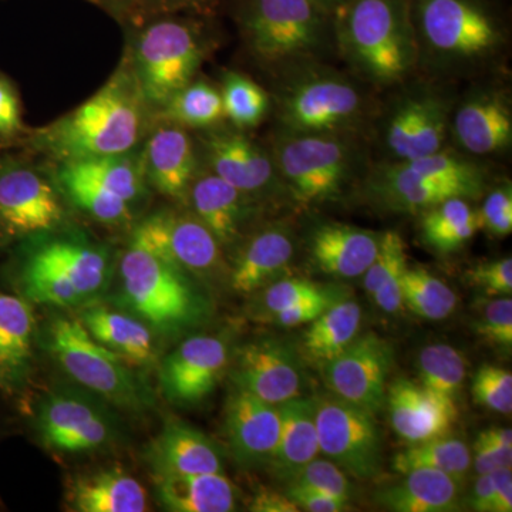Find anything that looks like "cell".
Here are the masks:
<instances>
[{
	"mask_svg": "<svg viewBox=\"0 0 512 512\" xmlns=\"http://www.w3.org/2000/svg\"><path fill=\"white\" fill-rule=\"evenodd\" d=\"M114 303L163 338L188 335L214 313L205 286L165 252L156 214L134 228L121 252Z\"/></svg>",
	"mask_w": 512,
	"mask_h": 512,
	"instance_id": "cell-1",
	"label": "cell"
},
{
	"mask_svg": "<svg viewBox=\"0 0 512 512\" xmlns=\"http://www.w3.org/2000/svg\"><path fill=\"white\" fill-rule=\"evenodd\" d=\"M148 109L128 57L89 100L25 141L60 164L131 153L144 136Z\"/></svg>",
	"mask_w": 512,
	"mask_h": 512,
	"instance_id": "cell-2",
	"label": "cell"
},
{
	"mask_svg": "<svg viewBox=\"0 0 512 512\" xmlns=\"http://www.w3.org/2000/svg\"><path fill=\"white\" fill-rule=\"evenodd\" d=\"M332 25L340 53L367 82H403L419 62L410 0H345Z\"/></svg>",
	"mask_w": 512,
	"mask_h": 512,
	"instance_id": "cell-3",
	"label": "cell"
},
{
	"mask_svg": "<svg viewBox=\"0 0 512 512\" xmlns=\"http://www.w3.org/2000/svg\"><path fill=\"white\" fill-rule=\"evenodd\" d=\"M419 60L443 69L476 66L495 56L504 29L485 0H410Z\"/></svg>",
	"mask_w": 512,
	"mask_h": 512,
	"instance_id": "cell-4",
	"label": "cell"
},
{
	"mask_svg": "<svg viewBox=\"0 0 512 512\" xmlns=\"http://www.w3.org/2000/svg\"><path fill=\"white\" fill-rule=\"evenodd\" d=\"M241 29L255 59L289 72L329 49L332 13L313 0H245Z\"/></svg>",
	"mask_w": 512,
	"mask_h": 512,
	"instance_id": "cell-5",
	"label": "cell"
},
{
	"mask_svg": "<svg viewBox=\"0 0 512 512\" xmlns=\"http://www.w3.org/2000/svg\"><path fill=\"white\" fill-rule=\"evenodd\" d=\"M45 338L53 360L77 386L121 412L140 414L153 407L150 387L133 366L100 345L77 316H57Z\"/></svg>",
	"mask_w": 512,
	"mask_h": 512,
	"instance_id": "cell-6",
	"label": "cell"
},
{
	"mask_svg": "<svg viewBox=\"0 0 512 512\" xmlns=\"http://www.w3.org/2000/svg\"><path fill=\"white\" fill-rule=\"evenodd\" d=\"M271 156L282 183L306 205L340 197L356 165L355 151L340 134L284 130L276 137Z\"/></svg>",
	"mask_w": 512,
	"mask_h": 512,
	"instance_id": "cell-7",
	"label": "cell"
},
{
	"mask_svg": "<svg viewBox=\"0 0 512 512\" xmlns=\"http://www.w3.org/2000/svg\"><path fill=\"white\" fill-rule=\"evenodd\" d=\"M278 96L279 119L293 133L340 134L359 123L366 100L342 74L312 64L289 70Z\"/></svg>",
	"mask_w": 512,
	"mask_h": 512,
	"instance_id": "cell-8",
	"label": "cell"
},
{
	"mask_svg": "<svg viewBox=\"0 0 512 512\" xmlns=\"http://www.w3.org/2000/svg\"><path fill=\"white\" fill-rule=\"evenodd\" d=\"M204 46L197 26L181 19H160L138 33L130 62L148 106L163 109L194 80Z\"/></svg>",
	"mask_w": 512,
	"mask_h": 512,
	"instance_id": "cell-9",
	"label": "cell"
},
{
	"mask_svg": "<svg viewBox=\"0 0 512 512\" xmlns=\"http://www.w3.org/2000/svg\"><path fill=\"white\" fill-rule=\"evenodd\" d=\"M62 197L26 158L0 154V244L57 231L66 218Z\"/></svg>",
	"mask_w": 512,
	"mask_h": 512,
	"instance_id": "cell-10",
	"label": "cell"
},
{
	"mask_svg": "<svg viewBox=\"0 0 512 512\" xmlns=\"http://www.w3.org/2000/svg\"><path fill=\"white\" fill-rule=\"evenodd\" d=\"M35 427L43 446L59 454L94 453L119 436L111 406L82 387H60L43 397Z\"/></svg>",
	"mask_w": 512,
	"mask_h": 512,
	"instance_id": "cell-11",
	"label": "cell"
},
{
	"mask_svg": "<svg viewBox=\"0 0 512 512\" xmlns=\"http://www.w3.org/2000/svg\"><path fill=\"white\" fill-rule=\"evenodd\" d=\"M16 265L37 269L72 285L87 303L109 288L114 262L107 247L77 232L56 231L25 239Z\"/></svg>",
	"mask_w": 512,
	"mask_h": 512,
	"instance_id": "cell-12",
	"label": "cell"
},
{
	"mask_svg": "<svg viewBox=\"0 0 512 512\" xmlns=\"http://www.w3.org/2000/svg\"><path fill=\"white\" fill-rule=\"evenodd\" d=\"M319 450L362 480L382 470L383 439L375 414L339 397H315Z\"/></svg>",
	"mask_w": 512,
	"mask_h": 512,
	"instance_id": "cell-13",
	"label": "cell"
},
{
	"mask_svg": "<svg viewBox=\"0 0 512 512\" xmlns=\"http://www.w3.org/2000/svg\"><path fill=\"white\" fill-rule=\"evenodd\" d=\"M394 350L376 333L357 336L335 359L319 366L333 396L376 414L386 400Z\"/></svg>",
	"mask_w": 512,
	"mask_h": 512,
	"instance_id": "cell-14",
	"label": "cell"
},
{
	"mask_svg": "<svg viewBox=\"0 0 512 512\" xmlns=\"http://www.w3.org/2000/svg\"><path fill=\"white\" fill-rule=\"evenodd\" d=\"M229 362L227 340L220 335H192L161 360L158 387L168 403L195 406L214 392Z\"/></svg>",
	"mask_w": 512,
	"mask_h": 512,
	"instance_id": "cell-15",
	"label": "cell"
},
{
	"mask_svg": "<svg viewBox=\"0 0 512 512\" xmlns=\"http://www.w3.org/2000/svg\"><path fill=\"white\" fill-rule=\"evenodd\" d=\"M229 376L237 389L271 404L302 396L305 370L291 342L276 338L251 340L229 362Z\"/></svg>",
	"mask_w": 512,
	"mask_h": 512,
	"instance_id": "cell-16",
	"label": "cell"
},
{
	"mask_svg": "<svg viewBox=\"0 0 512 512\" xmlns=\"http://www.w3.org/2000/svg\"><path fill=\"white\" fill-rule=\"evenodd\" d=\"M205 168L225 183L261 202L282 183L271 153L241 131H212L202 138Z\"/></svg>",
	"mask_w": 512,
	"mask_h": 512,
	"instance_id": "cell-17",
	"label": "cell"
},
{
	"mask_svg": "<svg viewBox=\"0 0 512 512\" xmlns=\"http://www.w3.org/2000/svg\"><path fill=\"white\" fill-rule=\"evenodd\" d=\"M224 429L239 466H269L281 436V412L276 404L235 387L225 404Z\"/></svg>",
	"mask_w": 512,
	"mask_h": 512,
	"instance_id": "cell-18",
	"label": "cell"
},
{
	"mask_svg": "<svg viewBox=\"0 0 512 512\" xmlns=\"http://www.w3.org/2000/svg\"><path fill=\"white\" fill-rule=\"evenodd\" d=\"M167 255L202 285L228 281L229 264L220 242L191 210L156 212Z\"/></svg>",
	"mask_w": 512,
	"mask_h": 512,
	"instance_id": "cell-19",
	"label": "cell"
},
{
	"mask_svg": "<svg viewBox=\"0 0 512 512\" xmlns=\"http://www.w3.org/2000/svg\"><path fill=\"white\" fill-rule=\"evenodd\" d=\"M190 210L220 242L224 251H234L247 235L258 204L207 168L198 171L188 192Z\"/></svg>",
	"mask_w": 512,
	"mask_h": 512,
	"instance_id": "cell-20",
	"label": "cell"
},
{
	"mask_svg": "<svg viewBox=\"0 0 512 512\" xmlns=\"http://www.w3.org/2000/svg\"><path fill=\"white\" fill-rule=\"evenodd\" d=\"M228 261V285L238 295H255L284 278L295 255V239L284 225H268L245 235Z\"/></svg>",
	"mask_w": 512,
	"mask_h": 512,
	"instance_id": "cell-21",
	"label": "cell"
},
{
	"mask_svg": "<svg viewBox=\"0 0 512 512\" xmlns=\"http://www.w3.org/2000/svg\"><path fill=\"white\" fill-rule=\"evenodd\" d=\"M141 161L148 187L170 200L187 202L200 158L184 127L168 121L160 124L147 138Z\"/></svg>",
	"mask_w": 512,
	"mask_h": 512,
	"instance_id": "cell-22",
	"label": "cell"
},
{
	"mask_svg": "<svg viewBox=\"0 0 512 512\" xmlns=\"http://www.w3.org/2000/svg\"><path fill=\"white\" fill-rule=\"evenodd\" d=\"M384 403L393 430L409 444L447 436L458 417L456 404L404 377L387 386Z\"/></svg>",
	"mask_w": 512,
	"mask_h": 512,
	"instance_id": "cell-23",
	"label": "cell"
},
{
	"mask_svg": "<svg viewBox=\"0 0 512 512\" xmlns=\"http://www.w3.org/2000/svg\"><path fill=\"white\" fill-rule=\"evenodd\" d=\"M153 476L224 473L221 447L183 421L173 420L151 440L146 451Z\"/></svg>",
	"mask_w": 512,
	"mask_h": 512,
	"instance_id": "cell-24",
	"label": "cell"
},
{
	"mask_svg": "<svg viewBox=\"0 0 512 512\" xmlns=\"http://www.w3.org/2000/svg\"><path fill=\"white\" fill-rule=\"evenodd\" d=\"M453 133L473 156H491L510 147L512 110L507 96L493 89L470 94L454 114Z\"/></svg>",
	"mask_w": 512,
	"mask_h": 512,
	"instance_id": "cell-25",
	"label": "cell"
},
{
	"mask_svg": "<svg viewBox=\"0 0 512 512\" xmlns=\"http://www.w3.org/2000/svg\"><path fill=\"white\" fill-rule=\"evenodd\" d=\"M77 318L100 345L128 365L146 367L157 362L156 333L131 313L90 302L82 306Z\"/></svg>",
	"mask_w": 512,
	"mask_h": 512,
	"instance_id": "cell-26",
	"label": "cell"
},
{
	"mask_svg": "<svg viewBox=\"0 0 512 512\" xmlns=\"http://www.w3.org/2000/svg\"><path fill=\"white\" fill-rule=\"evenodd\" d=\"M380 235L353 225H319L309 239V251L323 274L352 279L363 276L379 248Z\"/></svg>",
	"mask_w": 512,
	"mask_h": 512,
	"instance_id": "cell-27",
	"label": "cell"
},
{
	"mask_svg": "<svg viewBox=\"0 0 512 512\" xmlns=\"http://www.w3.org/2000/svg\"><path fill=\"white\" fill-rule=\"evenodd\" d=\"M67 505L77 512H144V485L121 467L101 468L74 477L67 485Z\"/></svg>",
	"mask_w": 512,
	"mask_h": 512,
	"instance_id": "cell-28",
	"label": "cell"
},
{
	"mask_svg": "<svg viewBox=\"0 0 512 512\" xmlns=\"http://www.w3.org/2000/svg\"><path fill=\"white\" fill-rule=\"evenodd\" d=\"M278 407L281 436L269 467L276 478L288 484L320 453L315 397H295Z\"/></svg>",
	"mask_w": 512,
	"mask_h": 512,
	"instance_id": "cell-29",
	"label": "cell"
},
{
	"mask_svg": "<svg viewBox=\"0 0 512 512\" xmlns=\"http://www.w3.org/2000/svg\"><path fill=\"white\" fill-rule=\"evenodd\" d=\"M156 498L161 507L173 512H231L237 510L238 490L224 476L188 474L153 476Z\"/></svg>",
	"mask_w": 512,
	"mask_h": 512,
	"instance_id": "cell-30",
	"label": "cell"
},
{
	"mask_svg": "<svg viewBox=\"0 0 512 512\" xmlns=\"http://www.w3.org/2000/svg\"><path fill=\"white\" fill-rule=\"evenodd\" d=\"M369 188L376 200L387 208L403 212H423L448 198H467L451 185L416 173L403 161L377 168L370 178Z\"/></svg>",
	"mask_w": 512,
	"mask_h": 512,
	"instance_id": "cell-31",
	"label": "cell"
},
{
	"mask_svg": "<svg viewBox=\"0 0 512 512\" xmlns=\"http://www.w3.org/2000/svg\"><path fill=\"white\" fill-rule=\"evenodd\" d=\"M399 483L375 494L376 504L394 512H453L460 510V481L440 473L421 470L403 474Z\"/></svg>",
	"mask_w": 512,
	"mask_h": 512,
	"instance_id": "cell-32",
	"label": "cell"
},
{
	"mask_svg": "<svg viewBox=\"0 0 512 512\" xmlns=\"http://www.w3.org/2000/svg\"><path fill=\"white\" fill-rule=\"evenodd\" d=\"M32 303L0 291V377L3 384L19 382L28 373L35 343Z\"/></svg>",
	"mask_w": 512,
	"mask_h": 512,
	"instance_id": "cell-33",
	"label": "cell"
},
{
	"mask_svg": "<svg viewBox=\"0 0 512 512\" xmlns=\"http://www.w3.org/2000/svg\"><path fill=\"white\" fill-rule=\"evenodd\" d=\"M421 239L441 254H450L481 231L480 212L467 198L454 197L421 212Z\"/></svg>",
	"mask_w": 512,
	"mask_h": 512,
	"instance_id": "cell-34",
	"label": "cell"
},
{
	"mask_svg": "<svg viewBox=\"0 0 512 512\" xmlns=\"http://www.w3.org/2000/svg\"><path fill=\"white\" fill-rule=\"evenodd\" d=\"M362 325V308L353 299L345 298L318 319L303 336L306 356L318 366L325 365L339 356L357 338Z\"/></svg>",
	"mask_w": 512,
	"mask_h": 512,
	"instance_id": "cell-35",
	"label": "cell"
},
{
	"mask_svg": "<svg viewBox=\"0 0 512 512\" xmlns=\"http://www.w3.org/2000/svg\"><path fill=\"white\" fill-rule=\"evenodd\" d=\"M407 268L409 265L402 237L394 231L384 232L380 235L375 259L363 274L367 295L372 296L377 308L383 312L393 315L402 311V284Z\"/></svg>",
	"mask_w": 512,
	"mask_h": 512,
	"instance_id": "cell-36",
	"label": "cell"
},
{
	"mask_svg": "<svg viewBox=\"0 0 512 512\" xmlns=\"http://www.w3.org/2000/svg\"><path fill=\"white\" fill-rule=\"evenodd\" d=\"M56 183L63 197L101 224L123 225L133 218V205L69 164H60Z\"/></svg>",
	"mask_w": 512,
	"mask_h": 512,
	"instance_id": "cell-37",
	"label": "cell"
},
{
	"mask_svg": "<svg viewBox=\"0 0 512 512\" xmlns=\"http://www.w3.org/2000/svg\"><path fill=\"white\" fill-rule=\"evenodd\" d=\"M471 461V451L467 444L447 434L410 444L393 458V468L400 474L427 468L447 474L461 483L470 471Z\"/></svg>",
	"mask_w": 512,
	"mask_h": 512,
	"instance_id": "cell-38",
	"label": "cell"
},
{
	"mask_svg": "<svg viewBox=\"0 0 512 512\" xmlns=\"http://www.w3.org/2000/svg\"><path fill=\"white\" fill-rule=\"evenodd\" d=\"M63 164H69L80 174L97 181L128 204L134 205L146 195L148 184L144 177L141 154L136 156L133 151Z\"/></svg>",
	"mask_w": 512,
	"mask_h": 512,
	"instance_id": "cell-39",
	"label": "cell"
},
{
	"mask_svg": "<svg viewBox=\"0 0 512 512\" xmlns=\"http://www.w3.org/2000/svg\"><path fill=\"white\" fill-rule=\"evenodd\" d=\"M421 386L440 399L456 404L466 380V360L453 346L436 343L421 350L417 359Z\"/></svg>",
	"mask_w": 512,
	"mask_h": 512,
	"instance_id": "cell-40",
	"label": "cell"
},
{
	"mask_svg": "<svg viewBox=\"0 0 512 512\" xmlns=\"http://www.w3.org/2000/svg\"><path fill=\"white\" fill-rule=\"evenodd\" d=\"M168 123L181 127L208 128L224 119L221 92L207 82H192L171 97L161 109Z\"/></svg>",
	"mask_w": 512,
	"mask_h": 512,
	"instance_id": "cell-41",
	"label": "cell"
},
{
	"mask_svg": "<svg viewBox=\"0 0 512 512\" xmlns=\"http://www.w3.org/2000/svg\"><path fill=\"white\" fill-rule=\"evenodd\" d=\"M402 296L403 305L423 319L443 320L456 311V293L423 268H407Z\"/></svg>",
	"mask_w": 512,
	"mask_h": 512,
	"instance_id": "cell-42",
	"label": "cell"
},
{
	"mask_svg": "<svg viewBox=\"0 0 512 512\" xmlns=\"http://www.w3.org/2000/svg\"><path fill=\"white\" fill-rule=\"evenodd\" d=\"M221 96L224 116L238 130L258 126L271 109L269 94L245 74H225Z\"/></svg>",
	"mask_w": 512,
	"mask_h": 512,
	"instance_id": "cell-43",
	"label": "cell"
},
{
	"mask_svg": "<svg viewBox=\"0 0 512 512\" xmlns=\"http://www.w3.org/2000/svg\"><path fill=\"white\" fill-rule=\"evenodd\" d=\"M403 163L430 180L457 188L467 198L477 197L483 191L484 174L481 168L456 154L440 150L430 156L414 158Z\"/></svg>",
	"mask_w": 512,
	"mask_h": 512,
	"instance_id": "cell-44",
	"label": "cell"
},
{
	"mask_svg": "<svg viewBox=\"0 0 512 512\" xmlns=\"http://www.w3.org/2000/svg\"><path fill=\"white\" fill-rule=\"evenodd\" d=\"M430 99L431 94H417L407 97L393 110L386 127V144L397 160L406 161L412 156L414 138Z\"/></svg>",
	"mask_w": 512,
	"mask_h": 512,
	"instance_id": "cell-45",
	"label": "cell"
},
{
	"mask_svg": "<svg viewBox=\"0 0 512 512\" xmlns=\"http://www.w3.org/2000/svg\"><path fill=\"white\" fill-rule=\"evenodd\" d=\"M330 286L332 285L316 284V282L302 278L278 279L258 291V311L256 313L262 316H272L276 312L285 311L306 299L328 291Z\"/></svg>",
	"mask_w": 512,
	"mask_h": 512,
	"instance_id": "cell-46",
	"label": "cell"
},
{
	"mask_svg": "<svg viewBox=\"0 0 512 512\" xmlns=\"http://www.w3.org/2000/svg\"><path fill=\"white\" fill-rule=\"evenodd\" d=\"M478 336L495 349L510 355L512 350V301L510 296H497L485 302L473 320Z\"/></svg>",
	"mask_w": 512,
	"mask_h": 512,
	"instance_id": "cell-47",
	"label": "cell"
},
{
	"mask_svg": "<svg viewBox=\"0 0 512 512\" xmlns=\"http://www.w3.org/2000/svg\"><path fill=\"white\" fill-rule=\"evenodd\" d=\"M474 400L495 413L512 412V375L501 366L481 365L474 375L471 386Z\"/></svg>",
	"mask_w": 512,
	"mask_h": 512,
	"instance_id": "cell-48",
	"label": "cell"
},
{
	"mask_svg": "<svg viewBox=\"0 0 512 512\" xmlns=\"http://www.w3.org/2000/svg\"><path fill=\"white\" fill-rule=\"evenodd\" d=\"M303 487L315 488L322 493L335 495L342 500L350 501L353 497V485L350 484L345 471L336 466L329 458H313L311 463L299 471L291 483Z\"/></svg>",
	"mask_w": 512,
	"mask_h": 512,
	"instance_id": "cell-49",
	"label": "cell"
},
{
	"mask_svg": "<svg viewBox=\"0 0 512 512\" xmlns=\"http://www.w3.org/2000/svg\"><path fill=\"white\" fill-rule=\"evenodd\" d=\"M348 295V291L342 286L332 285L328 291L306 299V301L291 306L285 311L276 312L269 318L274 320L276 325L284 326V328L306 325V323H312L313 320L318 319L323 312L328 311L330 306L348 298Z\"/></svg>",
	"mask_w": 512,
	"mask_h": 512,
	"instance_id": "cell-50",
	"label": "cell"
},
{
	"mask_svg": "<svg viewBox=\"0 0 512 512\" xmlns=\"http://www.w3.org/2000/svg\"><path fill=\"white\" fill-rule=\"evenodd\" d=\"M28 130L22 120V103L15 84L0 73V147L23 140Z\"/></svg>",
	"mask_w": 512,
	"mask_h": 512,
	"instance_id": "cell-51",
	"label": "cell"
},
{
	"mask_svg": "<svg viewBox=\"0 0 512 512\" xmlns=\"http://www.w3.org/2000/svg\"><path fill=\"white\" fill-rule=\"evenodd\" d=\"M480 212L481 229L495 238H504L512 232V188L504 184L485 197Z\"/></svg>",
	"mask_w": 512,
	"mask_h": 512,
	"instance_id": "cell-52",
	"label": "cell"
},
{
	"mask_svg": "<svg viewBox=\"0 0 512 512\" xmlns=\"http://www.w3.org/2000/svg\"><path fill=\"white\" fill-rule=\"evenodd\" d=\"M467 281L487 296H510L512 293V259L483 262L467 272Z\"/></svg>",
	"mask_w": 512,
	"mask_h": 512,
	"instance_id": "cell-53",
	"label": "cell"
},
{
	"mask_svg": "<svg viewBox=\"0 0 512 512\" xmlns=\"http://www.w3.org/2000/svg\"><path fill=\"white\" fill-rule=\"evenodd\" d=\"M285 494L301 508V511L343 512L348 511L350 507L349 501L303 485L288 484Z\"/></svg>",
	"mask_w": 512,
	"mask_h": 512,
	"instance_id": "cell-54",
	"label": "cell"
},
{
	"mask_svg": "<svg viewBox=\"0 0 512 512\" xmlns=\"http://www.w3.org/2000/svg\"><path fill=\"white\" fill-rule=\"evenodd\" d=\"M512 466V448L497 447L493 444L476 440L474 444V467L480 474H493L494 471L505 470Z\"/></svg>",
	"mask_w": 512,
	"mask_h": 512,
	"instance_id": "cell-55",
	"label": "cell"
},
{
	"mask_svg": "<svg viewBox=\"0 0 512 512\" xmlns=\"http://www.w3.org/2000/svg\"><path fill=\"white\" fill-rule=\"evenodd\" d=\"M249 510L255 512H299L298 507L288 495L276 493V491L262 488L252 498Z\"/></svg>",
	"mask_w": 512,
	"mask_h": 512,
	"instance_id": "cell-56",
	"label": "cell"
},
{
	"mask_svg": "<svg viewBox=\"0 0 512 512\" xmlns=\"http://www.w3.org/2000/svg\"><path fill=\"white\" fill-rule=\"evenodd\" d=\"M468 507L477 512H495V498L491 474H480L468 497Z\"/></svg>",
	"mask_w": 512,
	"mask_h": 512,
	"instance_id": "cell-57",
	"label": "cell"
},
{
	"mask_svg": "<svg viewBox=\"0 0 512 512\" xmlns=\"http://www.w3.org/2000/svg\"><path fill=\"white\" fill-rule=\"evenodd\" d=\"M493 480L495 512L512 511V473L511 468L494 471Z\"/></svg>",
	"mask_w": 512,
	"mask_h": 512,
	"instance_id": "cell-58",
	"label": "cell"
},
{
	"mask_svg": "<svg viewBox=\"0 0 512 512\" xmlns=\"http://www.w3.org/2000/svg\"><path fill=\"white\" fill-rule=\"evenodd\" d=\"M477 440L484 441V443L493 444L497 447L512 448V431L511 429H488L481 431L478 434Z\"/></svg>",
	"mask_w": 512,
	"mask_h": 512,
	"instance_id": "cell-59",
	"label": "cell"
},
{
	"mask_svg": "<svg viewBox=\"0 0 512 512\" xmlns=\"http://www.w3.org/2000/svg\"><path fill=\"white\" fill-rule=\"evenodd\" d=\"M214 0H156L158 8L165 10L208 8Z\"/></svg>",
	"mask_w": 512,
	"mask_h": 512,
	"instance_id": "cell-60",
	"label": "cell"
},
{
	"mask_svg": "<svg viewBox=\"0 0 512 512\" xmlns=\"http://www.w3.org/2000/svg\"><path fill=\"white\" fill-rule=\"evenodd\" d=\"M93 2L99 3L113 12L121 13L136 8L137 5H140L141 0H93Z\"/></svg>",
	"mask_w": 512,
	"mask_h": 512,
	"instance_id": "cell-61",
	"label": "cell"
},
{
	"mask_svg": "<svg viewBox=\"0 0 512 512\" xmlns=\"http://www.w3.org/2000/svg\"><path fill=\"white\" fill-rule=\"evenodd\" d=\"M313 2L318 3V5L322 6L323 9H326L328 12L332 13L333 10L342 5L345 0H313Z\"/></svg>",
	"mask_w": 512,
	"mask_h": 512,
	"instance_id": "cell-62",
	"label": "cell"
},
{
	"mask_svg": "<svg viewBox=\"0 0 512 512\" xmlns=\"http://www.w3.org/2000/svg\"><path fill=\"white\" fill-rule=\"evenodd\" d=\"M3 384V380H2V377H0V386H2Z\"/></svg>",
	"mask_w": 512,
	"mask_h": 512,
	"instance_id": "cell-63",
	"label": "cell"
}]
</instances>
